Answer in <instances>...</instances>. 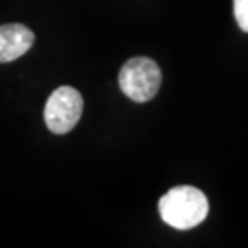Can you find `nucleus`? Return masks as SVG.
I'll return each instance as SVG.
<instances>
[{"label": "nucleus", "instance_id": "1", "mask_svg": "<svg viewBox=\"0 0 248 248\" xmlns=\"http://www.w3.org/2000/svg\"><path fill=\"white\" fill-rule=\"evenodd\" d=\"M158 212L162 221L177 230L195 228L208 217L210 204L199 187L177 186L160 197Z\"/></svg>", "mask_w": 248, "mask_h": 248}, {"label": "nucleus", "instance_id": "2", "mask_svg": "<svg viewBox=\"0 0 248 248\" xmlns=\"http://www.w3.org/2000/svg\"><path fill=\"white\" fill-rule=\"evenodd\" d=\"M118 83L129 99L136 103H145L158 94L162 72L158 64L149 57H133L122 66Z\"/></svg>", "mask_w": 248, "mask_h": 248}, {"label": "nucleus", "instance_id": "3", "mask_svg": "<svg viewBox=\"0 0 248 248\" xmlns=\"http://www.w3.org/2000/svg\"><path fill=\"white\" fill-rule=\"evenodd\" d=\"M83 114V96L72 87H59L45 105V124L55 134H66L78 125Z\"/></svg>", "mask_w": 248, "mask_h": 248}, {"label": "nucleus", "instance_id": "4", "mask_svg": "<svg viewBox=\"0 0 248 248\" xmlns=\"http://www.w3.org/2000/svg\"><path fill=\"white\" fill-rule=\"evenodd\" d=\"M35 35L24 24H4L0 26V62H11L33 46Z\"/></svg>", "mask_w": 248, "mask_h": 248}, {"label": "nucleus", "instance_id": "5", "mask_svg": "<svg viewBox=\"0 0 248 248\" xmlns=\"http://www.w3.org/2000/svg\"><path fill=\"white\" fill-rule=\"evenodd\" d=\"M233 15L241 30L248 33V0H233Z\"/></svg>", "mask_w": 248, "mask_h": 248}]
</instances>
